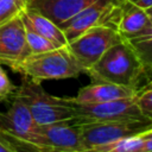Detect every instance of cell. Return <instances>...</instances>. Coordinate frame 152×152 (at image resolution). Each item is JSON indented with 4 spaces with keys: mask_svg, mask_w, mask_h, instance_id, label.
Masks as SVG:
<instances>
[{
    "mask_svg": "<svg viewBox=\"0 0 152 152\" xmlns=\"http://www.w3.org/2000/svg\"><path fill=\"white\" fill-rule=\"evenodd\" d=\"M38 125L27 106L17 96L11 100L6 112L0 110V135H2L17 152H26L37 133Z\"/></svg>",
    "mask_w": 152,
    "mask_h": 152,
    "instance_id": "5b68a950",
    "label": "cell"
},
{
    "mask_svg": "<svg viewBox=\"0 0 152 152\" xmlns=\"http://www.w3.org/2000/svg\"><path fill=\"white\" fill-rule=\"evenodd\" d=\"M100 0H28L27 8L36 11L58 26L81 10Z\"/></svg>",
    "mask_w": 152,
    "mask_h": 152,
    "instance_id": "8fae6325",
    "label": "cell"
},
{
    "mask_svg": "<svg viewBox=\"0 0 152 152\" xmlns=\"http://www.w3.org/2000/svg\"><path fill=\"white\" fill-rule=\"evenodd\" d=\"M135 89L126 88L122 86L108 83V82H91L88 86L82 87L77 95L70 97L71 101L80 104H94L102 103L116 99L134 96Z\"/></svg>",
    "mask_w": 152,
    "mask_h": 152,
    "instance_id": "7c38bea8",
    "label": "cell"
},
{
    "mask_svg": "<svg viewBox=\"0 0 152 152\" xmlns=\"http://www.w3.org/2000/svg\"><path fill=\"white\" fill-rule=\"evenodd\" d=\"M31 53L20 14L0 25V64L12 68Z\"/></svg>",
    "mask_w": 152,
    "mask_h": 152,
    "instance_id": "9c48e42d",
    "label": "cell"
},
{
    "mask_svg": "<svg viewBox=\"0 0 152 152\" xmlns=\"http://www.w3.org/2000/svg\"><path fill=\"white\" fill-rule=\"evenodd\" d=\"M146 13H147V15H148V18H150V20H151V23H152V7L146 8Z\"/></svg>",
    "mask_w": 152,
    "mask_h": 152,
    "instance_id": "603a6c76",
    "label": "cell"
},
{
    "mask_svg": "<svg viewBox=\"0 0 152 152\" xmlns=\"http://www.w3.org/2000/svg\"><path fill=\"white\" fill-rule=\"evenodd\" d=\"M23 24L25 27L37 32L38 34L43 36L44 38L49 39L52 44H55V46L61 48V46H65L68 45V40L62 31V28L55 24L51 19H49L48 17L32 11V10H24L20 13Z\"/></svg>",
    "mask_w": 152,
    "mask_h": 152,
    "instance_id": "5bb4252c",
    "label": "cell"
},
{
    "mask_svg": "<svg viewBox=\"0 0 152 152\" xmlns=\"http://www.w3.org/2000/svg\"><path fill=\"white\" fill-rule=\"evenodd\" d=\"M131 2H133L134 5L146 10L148 7H152V0H129Z\"/></svg>",
    "mask_w": 152,
    "mask_h": 152,
    "instance_id": "7402d4cb",
    "label": "cell"
},
{
    "mask_svg": "<svg viewBox=\"0 0 152 152\" xmlns=\"http://www.w3.org/2000/svg\"><path fill=\"white\" fill-rule=\"evenodd\" d=\"M76 125L82 145L86 150L113 144L124 138L137 135L152 127V125L128 122H87Z\"/></svg>",
    "mask_w": 152,
    "mask_h": 152,
    "instance_id": "ba28073f",
    "label": "cell"
},
{
    "mask_svg": "<svg viewBox=\"0 0 152 152\" xmlns=\"http://www.w3.org/2000/svg\"><path fill=\"white\" fill-rule=\"evenodd\" d=\"M137 52L142 68L145 78H152V23L139 32L135 37L126 39Z\"/></svg>",
    "mask_w": 152,
    "mask_h": 152,
    "instance_id": "9a60e30c",
    "label": "cell"
},
{
    "mask_svg": "<svg viewBox=\"0 0 152 152\" xmlns=\"http://www.w3.org/2000/svg\"><path fill=\"white\" fill-rule=\"evenodd\" d=\"M28 0H0V25L27 8Z\"/></svg>",
    "mask_w": 152,
    "mask_h": 152,
    "instance_id": "e0dca14e",
    "label": "cell"
},
{
    "mask_svg": "<svg viewBox=\"0 0 152 152\" xmlns=\"http://www.w3.org/2000/svg\"><path fill=\"white\" fill-rule=\"evenodd\" d=\"M71 103L75 109V124L128 122L152 125V122L139 109L134 96L94 104H80L75 103L74 101H71Z\"/></svg>",
    "mask_w": 152,
    "mask_h": 152,
    "instance_id": "277c9868",
    "label": "cell"
},
{
    "mask_svg": "<svg viewBox=\"0 0 152 152\" xmlns=\"http://www.w3.org/2000/svg\"><path fill=\"white\" fill-rule=\"evenodd\" d=\"M121 40H124V38L115 28L104 25H95L69 42L68 48L86 72L110 46Z\"/></svg>",
    "mask_w": 152,
    "mask_h": 152,
    "instance_id": "8992f818",
    "label": "cell"
},
{
    "mask_svg": "<svg viewBox=\"0 0 152 152\" xmlns=\"http://www.w3.org/2000/svg\"><path fill=\"white\" fill-rule=\"evenodd\" d=\"M142 139V151L141 152H152V127L139 133Z\"/></svg>",
    "mask_w": 152,
    "mask_h": 152,
    "instance_id": "ffe728a7",
    "label": "cell"
},
{
    "mask_svg": "<svg viewBox=\"0 0 152 152\" xmlns=\"http://www.w3.org/2000/svg\"><path fill=\"white\" fill-rule=\"evenodd\" d=\"M86 74L91 82H108L135 90L145 77L142 64L126 39L110 46Z\"/></svg>",
    "mask_w": 152,
    "mask_h": 152,
    "instance_id": "6da1fadb",
    "label": "cell"
},
{
    "mask_svg": "<svg viewBox=\"0 0 152 152\" xmlns=\"http://www.w3.org/2000/svg\"><path fill=\"white\" fill-rule=\"evenodd\" d=\"M134 99L141 113L152 122V78L145 86L137 89Z\"/></svg>",
    "mask_w": 152,
    "mask_h": 152,
    "instance_id": "2e32d148",
    "label": "cell"
},
{
    "mask_svg": "<svg viewBox=\"0 0 152 152\" xmlns=\"http://www.w3.org/2000/svg\"><path fill=\"white\" fill-rule=\"evenodd\" d=\"M115 0H100L81 10L59 25L68 43L95 25H104L108 12Z\"/></svg>",
    "mask_w": 152,
    "mask_h": 152,
    "instance_id": "30bf717a",
    "label": "cell"
},
{
    "mask_svg": "<svg viewBox=\"0 0 152 152\" xmlns=\"http://www.w3.org/2000/svg\"><path fill=\"white\" fill-rule=\"evenodd\" d=\"M27 106L37 125H49L63 121H74L75 109L69 97L49 94L42 83L23 76V81L14 93Z\"/></svg>",
    "mask_w": 152,
    "mask_h": 152,
    "instance_id": "3957f363",
    "label": "cell"
},
{
    "mask_svg": "<svg viewBox=\"0 0 152 152\" xmlns=\"http://www.w3.org/2000/svg\"><path fill=\"white\" fill-rule=\"evenodd\" d=\"M82 145L77 125L74 121L38 125L37 133L26 152H77Z\"/></svg>",
    "mask_w": 152,
    "mask_h": 152,
    "instance_id": "52a82bcc",
    "label": "cell"
},
{
    "mask_svg": "<svg viewBox=\"0 0 152 152\" xmlns=\"http://www.w3.org/2000/svg\"><path fill=\"white\" fill-rule=\"evenodd\" d=\"M25 37H26V42H27V45H28L31 53L45 52V51H49V50L57 48L49 39L44 38L43 36L38 34L37 32H34L27 27H25Z\"/></svg>",
    "mask_w": 152,
    "mask_h": 152,
    "instance_id": "ac0fdd59",
    "label": "cell"
},
{
    "mask_svg": "<svg viewBox=\"0 0 152 152\" xmlns=\"http://www.w3.org/2000/svg\"><path fill=\"white\" fill-rule=\"evenodd\" d=\"M17 90V87L11 82L7 74L4 71L1 64H0V102L11 101L14 96V93Z\"/></svg>",
    "mask_w": 152,
    "mask_h": 152,
    "instance_id": "d6986e66",
    "label": "cell"
},
{
    "mask_svg": "<svg viewBox=\"0 0 152 152\" xmlns=\"http://www.w3.org/2000/svg\"><path fill=\"white\" fill-rule=\"evenodd\" d=\"M0 152H17V150L2 135H0Z\"/></svg>",
    "mask_w": 152,
    "mask_h": 152,
    "instance_id": "44dd1931",
    "label": "cell"
},
{
    "mask_svg": "<svg viewBox=\"0 0 152 152\" xmlns=\"http://www.w3.org/2000/svg\"><path fill=\"white\" fill-rule=\"evenodd\" d=\"M151 24L146 10L134 5L129 0H120V18L116 26L124 39L135 37Z\"/></svg>",
    "mask_w": 152,
    "mask_h": 152,
    "instance_id": "4fadbf2b",
    "label": "cell"
},
{
    "mask_svg": "<svg viewBox=\"0 0 152 152\" xmlns=\"http://www.w3.org/2000/svg\"><path fill=\"white\" fill-rule=\"evenodd\" d=\"M11 69L39 83L49 80L75 78L84 72V69L71 53L68 45L45 52L30 53Z\"/></svg>",
    "mask_w": 152,
    "mask_h": 152,
    "instance_id": "7a4b0ae2",
    "label": "cell"
}]
</instances>
